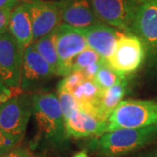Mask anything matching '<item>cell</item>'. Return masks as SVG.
Returning a JSON list of instances; mask_svg holds the SVG:
<instances>
[{
  "instance_id": "1",
  "label": "cell",
  "mask_w": 157,
  "mask_h": 157,
  "mask_svg": "<svg viewBox=\"0 0 157 157\" xmlns=\"http://www.w3.org/2000/svg\"><path fill=\"white\" fill-rule=\"evenodd\" d=\"M157 139V126L121 128L94 138L93 148L102 157H121L151 144Z\"/></svg>"
},
{
  "instance_id": "2",
  "label": "cell",
  "mask_w": 157,
  "mask_h": 157,
  "mask_svg": "<svg viewBox=\"0 0 157 157\" xmlns=\"http://www.w3.org/2000/svg\"><path fill=\"white\" fill-rule=\"evenodd\" d=\"M33 114L40 135L47 142L59 145L68 136L59 99L52 93L33 94Z\"/></svg>"
},
{
  "instance_id": "3",
  "label": "cell",
  "mask_w": 157,
  "mask_h": 157,
  "mask_svg": "<svg viewBox=\"0 0 157 157\" xmlns=\"http://www.w3.org/2000/svg\"><path fill=\"white\" fill-rule=\"evenodd\" d=\"M157 126V101H121L104 122V133L121 128Z\"/></svg>"
},
{
  "instance_id": "4",
  "label": "cell",
  "mask_w": 157,
  "mask_h": 157,
  "mask_svg": "<svg viewBox=\"0 0 157 157\" xmlns=\"http://www.w3.org/2000/svg\"><path fill=\"white\" fill-rule=\"evenodd\" d=\"M33 111V94L18 90L0 108V128L21 142Z\"/></svg>"
},
{
  "instance_id": "5",
  "label": "cell",
  "mask_w": 157,
  "mask_h": 157,
  "mask_svg": "<svg viewBox=\"0 0 157 157\" xmlns=\"http://www.w3.org/2000/svg\"><path fill=\"white\" fill-rule=\"evenodd\" d=\"M146 45L134 33H125L117 43L116 49L105 63L121 77H127L137 71L144 61Z\"/></svg>"
},
{
  "instance_id": "6",
  "label": "cell",
  "mask_w": 157,
  "mask_h": 157,
  "mask_svg": "<svg viewBox=\"0 0 157 157\" xmlns=\"http://www.w3.org/2000/svg\"><path fill=\"white\" fill-rule=\"evenodd\" d=\"M96 17L102 23L132 33L140 6L137 0H90Z\"/></svg>"
},
{
  "instance_id": "7",
  "label": "cell",
  "mask_w": 157,
  "mask_h": 157,
  "mask_svg": "<svg viewBox=\"0 0 157 157\" xmlns=\"http://www.w3.org/2000/svg\"><path fill=\"white\" fill-rule=\"evenodd\" d=\"M53 36L60 65V76L65 77L72 73L75 58L88 47L86 39L83 30L64 23L53 32Z\"/></svg>"
},
{
  "instance_id": "8",
  "label": "cell",
  "mask_w": 157,
  "mask_h": 157,
  "mask_svg": "<svg viewBox=\"0 0 157 157\" xmlns=\"http://www.w3.org/2000/svg\"><path fill=\"white\" fill-rule=\"evenodd\" d=\"M24 49L9 32L0 34V82L11 89L20 87Z\"/></svg>"
},
{
  "instance_id": "9",
  "label": "cell",
  "mask_w": 157,
  "mask_h": 157,
  "mask_svg": "<svg viewBox=\"0 0 157 157\" xmlns=\"http://www.w3.org/2000/svg\"><path fill=\"white\" fill-rule=\"evenodd\" d=\"M28 8L33 25V42L53 33L62 24L64 0L24 1Z\"/></svg>"
},
{
  "instance_id": "10",
  "label": "cell",
  "mask_w": 157,
  "mask_h": 157,
  "mask_svg": "<svg viewBox=\"0 0 157 157\" xmlns=\"http://www.w3.org/2000/svg\"><path fill=\"white\" fill-rule=\"evenodd\" d=\"M53 76L56 75L50 65L32 45L24 50L19 87L22 92L30 93L39 89Z\"/></svg>"
},
{
  "instance_id": "11",
  "label": "cell",
  "mask_w": 157,
  "mask_h": 157,
  "mask_svg": "<svg viewBox=\"0 0 157 157\" xmlns=\"http://www.w3.org/2000/svg\"><path fill=\"white\" fill-rule=\"evenodd\" d=\"M87 46L104 59L112 55L116 49L117 43L125 32H120L117 28L100 22L94 25L83 29Z\"/></svg>"
},
{
  "instance_id": "12",
  "label": "cell",
  "mask_w": 157,
  "mask_h": 157,
  "mask_svg": "<svg viewBox=\"0 0 157 157\" xmlns=\"http://www.w3.org/2000/svg\"><path fill=\"white\" fill-rule=\"evenodd\" d=\"M132 33L137 35L146 46L157 52V1L140 4Z\"/></svg>"
},
{
  "instance_id": "13",
  "label": "cell",
  "mask_w": 157,
  "mask_h": 157,
  "mask_svg": "<svg viewBox=\"0 0 157 157\" xmlns=\"http://www.w3.org/2000/svg\"><path fill=\"white\" fill-rule=\"evenodd\" d=\"M100 22L90 0H64L62 23L83 30Z\"/></svg>"
},
{
  "instance_id": "14",
  "label": "cell",
  "mask_w": 157,
  "mask_h": 157,
  "mask_svg": "<svg viewBox=\"0 0 157 157\" xmlns=\"http://www.w3.org/2000/svg\"><path fill=\"white\" fill-rule=\"evenodd\" d=\"M104 122L95 116L81 109L65 121L67 134L69 137L86 138L99 137L104 134Z\"/></svg>"
},
{
  "instance_id": "15",
  "label": "cell",
  "mask_w": 157,
  "mask_h": 157,
  "mask_svg": "<svg viewBox=\"0 0 157 157\" xmlns=\"http://www.w3.org/2000/svg\"><path fill=\"white\" fill-rule=\"evenodd\" d=\"M8 32L24 50L33 43V25L25 2L22 1L13 9L9 21Z\"/></svg>"
},
{
  "instance_id": "16",
  "label": "cell",
  "mask_w": 157,
  "mask_h": 157,
  "mask_svg": "<svg viewBox=\"0 0 157 157\" xmlns=\"http://www.w3.org/2000/svg\"><path fill=\"white\" fill-rule=\"evenodd\" d=\"M128 80L127 77H122L116 84L110 88L103 91L101 98L94 107V115L103 121H106L115 108L122 101L127 94Z\"/></svg>"
},
{
  "instance_id": "17",
  "label": "cell",
  "mask_w": 157,
  "mask_h": 157,
  "mask_svg": "<svg viewBox=\"0 0 157 157\" xmlns=\"http://www.w3.org/2000/svg\"><path fill=\"white\" fill-rule=\"evenodd\" d=\"M31 45L50 65L55 75L60 76V65L54 42L53 33L34 41Z\"/></svg>"
},
{
  "instance_id": "18",
  "label": "cell",
  "mask_w": 157,
  "mask_h": 157,
  "mask_svg": "<svg viewBox=\"0 0 157 157\" xmlns=\"http://www.w3.org/2000/svg\"><path fill=\"white\" fill-rule=\"evenodd\" d=\"M121 78L122 77L109 67L104 60L103 64L101 65L100 69L95 74L94 81L100 89L105 91L110 88L114 84H116Z\"/></svg>"
},
{
  "instance_id": "19",
  "label": "cell",
  "mask_w": 157,
  "mask_h": 157,
  "mask_svg": "<svg viewBox=\"0 0 157 157\" xmlns=\"http://www.w3.org/2000/svg\"><path fill=\"white\" fill-rule=\"evenodd\" d=\"M58 99L61 107L62 113L65 121L73 116L75 113L80 110L78 101L73 97V94L61 87H58Z\"/></svg>"
},
{
  "instance_id": "20",
  "label": "cell",
  "mask_w": 157,
  "mask_h": 157,
  "mask_svg": "<svg viewBox=\"0 0 157 157\" xmlns=\"http://www.w3.org/2000/svg\"><path fill=\"white\" fill-rule=\"evenodd\" d=\"M103 60L104 59L101 58L95 51L92 50L91 48L87 47L75 58L73 63L72 72L73 71L82 72L85 68L88 67L91 65H94Z\"/></svg>"
},
{
  "instance_id": "21",
  "label": "cell",
  "mask_w": 157,
  "mask_h": 157,
  "mask_svg": "<svg viewBox=\"0 0 157 157\" xmlns=\"http://www.w3.org/2000/svg\"><path fill=\"white\" fill-rule=\"evenodd\" d=\"M85 79H86V77L81 72L73 71L68 75L65 76V78L59 82L58 87H61L72 94L74 89L81 84Z\"/></svg>"
},
{
  "instance_id": "22",
  "label": "cell",
  "mask_w": 157,
  "mask_h": 157,
  "mask_svg": "<svg viewBox=\"0 0 157 157\" xmlns=\"http://www.w3.org/2000/svg\"><path fill=\"white\" fill-rule=\"evenodd\" d=\"M21 142L0 128V156L17 147Z\"/></svg>"
},
{
  "instance_id": "23",
  "label": "cell",
  "mask_w": 157,
  "mask_h": 157,
  "mask_svg": "<svg viewBox=\"0 0 157 157\" xmlns=\"http://www.w3.org/2000/svg\"><path fill=\"white\" fill-rule=\"evenodd\" d=\"M14 8H8V9L0 10V34L8 32V25H9L10 17H11V12H12Z\"/></svg>"
},
{
  "instance_id": "24",
  "label": "cell",
  "mask_w": 157,
  "mask_h": 157,
  "mask_svg": "<svg viewBox=\"0 0 157 157\" xmlns=\"http://www.w3.org/2000/svg\"><path fill=\"white\" fill-rule=\"evenodd\" d=\"M0 157H34L33 154L25 147H16Z\"/></svg>"
},
{
  "instance_id": "25",
  "label": "cell",
  "mask_w": 157,
  "mask_h": 157,
  "mask_svg": "<svg viewBox=\"0 0 157 157\" xmlns=\"http://www.w3.org/2000/svg\"><path fill=\"white\" fill-rule=\"evenodd\" d=\"M18 90L20 89H11L10 87L6 86V85L3 84L2 82H0V99H3V100L7 101V100L10 99L13 94H15Z\"/></svg>"
},
{
  "instance_id": "26",
  "label": "cell",
  "mask_w": 157,
  "mask_h": 157,
  "mask_svg": "<svg viewBox=\"0 0 157 157\" xmlns=\"http://www.w3.org/2000/svg\"><path fill=\"white\" fill-rule=\"evenodd\" d=\"M20 0H0V10L14 8L19 4Z\"/></svg>"
},
{
  "instance_id": "27",
  "label": "cell",
  "mask_w": 157,
  "mask_h": 157,
  "mask_svg": "<svg viewBox=\"0 0 157 157\" xmlns=\"http://www.w3.org/2000/svg\"><path fill=\"white\" fill-rule=\"evenodd\" d=\"M140 157H157V147L152 149L151 151H149L148 153H147Z\"/></svg>"
},
{
  "instance_id": "28",
  "label": "cell",
  "mask_w": 157,
  "mask_h": 157,
  "mask_svg": "<svg viewBox=\"0 0 157 157\" xmlns=\"http://www.w3.org/2000/svg\"><path fill=\"white\" fill-rule=\"evenodd\" d=\"M73 157H89V156H88V155L86 154V152L80 151V152H78L77 154H75Z\"/></svg>"
},
{
  "instance_id": "29",
  "label": "cell",
  "mask_w": 157,
  "mask_h": 157,
  "mask_svg": "<svg viewBox=\"0 0 157 157\" xmlns=\"http://www.w3.org/2000/svg\"><path fill=\"white\" fill-rule=\"evenodd\" d=\"M140 4L147 3V2H151V1H157V0H137Z\"/></svg>"
},
{
  "instance_id": "30",
  "label": "cell",
  "mask_w": 157,
  "mask_h": 157,
  "mask_svg": "<svg viewBox=\"0 0 157 157\" xmlns=\"http://www.w3.org/2000/svg\"><path fill=\"white\" fill-rule=\"evenodd\" d=\"M6 100H3V99H0V108H1V107H2V105H3V103L4 102H6Z\"/></svg>"
},
{
  "instance_id": "31",
  "label": "cell",
  "mask_w": 157,
  "mask_h": 157,
  "mask_svg": "<svg viewBox=\"0 0 157 157\" xmlns=\"http://www.w3.org/2000/svg\"><path fill=\"white\" fill-rule=\"evenodd\" d=\"M22 1H32V0H22ZM44 1H61V0H44Z\"/></svg>"
}]
</instances>
